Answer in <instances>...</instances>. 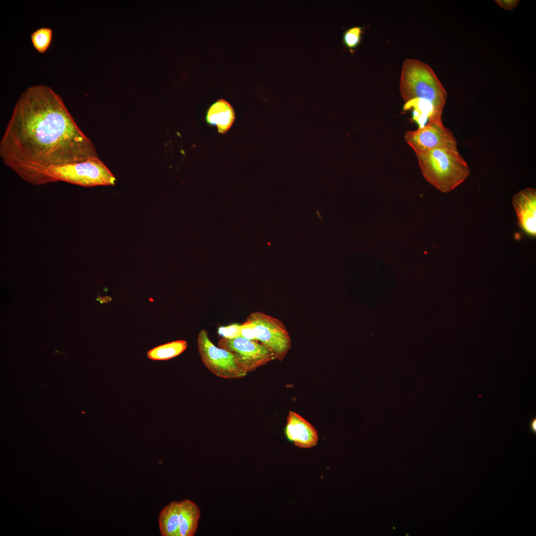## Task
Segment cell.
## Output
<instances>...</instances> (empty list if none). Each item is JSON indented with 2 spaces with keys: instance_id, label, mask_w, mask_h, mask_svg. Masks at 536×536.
<instances>
[{
  "instance_id": "cell-10",
  "label": "cell",
  "mask_w": 536,
  "mask_h": 536,
  "mask_svg": "<svg viewBox=\"0 0 536 536\" xmlns=\"http://www.w3.org/2000/svg\"><path fill=\"white\" fill-rule=\"evenodd\" d=\"M285 434L287 438L300 448L315 446L319 436L317 430L307 420L293 411H289L286 419Z\"/></svg>"
},
{
  "instance_id": "cell-4",
  "label": "cell",
  "mask_w": 536,
  "mask_h": 536,
  "mask_svg": "<svg viewBox=\"0 0 536 536\" xmlns=\"http://www.w3.org/2000/svg\"><path fill=\"white\" fill-rule=\"evenodd\" d=\"M116 181V178L104 163L98 157H94L82 162L49 167L36 176L32 185L63 181L90 187L113 186Z\"/></svg>"
},
{
  "instance_id": "cell-11",
  "label": "cell",
  "mask_w": 536,
  "mask_h": 536,
  "mask_svg": "<svg viewBox=\"0 0 536 536\" xmlns=\"http://www.w3.org/2000/svg\"><path fill=\"white\" fill-rule=\"evenodd\" d=\"M235 120V112L231 105L223 99L213 103L207 111L206 122L216 126L219 133L224 134L231 127Z\"/></svg>"
},
{
  "instance_id": "cell-1",
  "label": "cell",
  "mask_w": 536,
  "mask_h": 536,
  "mask_svg": "<svg viewBox=\"0 0 536 536\" xmlns=\"http://www.w3.org/2000/svg\"><path fill=\"white\" fill-rule=\"evenodd\" d=\"M4 164L32 184L51 166L98 157L62 97L50 87L35 85L17 100L0 141Z\"/></svg>"
},
{
  "instance_id": "cell-9",
  "label": "cell",
  "mask_w": 536,
  "mask_h": 536,
  "mask_svg": "<svg viewBox=\"0 0 536 536\" xmlns=\"http://www.w3.org/2000/svg\"><path fill=\"white\" fill-rule=\"evenodd\" d=\"M519 226L527 234L536 235V190L528 188L516 193L512 199Z\"/></svg>"
},
{
  "instance_id": "cell-14",
  "label": "cell",
  "mask_w": 536,
  "mask_h": 536,
  "mask_svg": "<svg viewBox=\"0 0 536 536\" xmlns=\"http://www.w3.org/2000/svg\"><path fill=\"white\" fill-rule=\"evenodd\" d=\"M186 340H178L156 346L147 352V357L152 360H167L174 358L187 348Z\"/></svg>"
},
{
  "instance_id": "cell-21",
  "label": "cell",
  "mask_w": 536,
  "mask_h": 536,
  "mask_svg": "<svg viewBox=\"0 0 536 536\" xmlns=\"http://www.w3.org/2000/svg\"><path fill=\"white\" fill-rule=\"evenodd\" d=\"M109 298L110 297H100V300L101 302H102V303L106 302L109 301Z\"/></svg>"
},
{
  "instance_id": "cell-20",
  "label": "cell",
  "mask_w": 536,
  "mask_h": 536,
  "mask_svg": "<svg viewBox=\"0 0 536 536\" xmlns=\"http://www.w3.org/2000/svg\"><path fill=\"white\" fill-rule=\"evenodd\" d=\"M536 419L533 420L530 424V428L532 431L536 432Z\"/></svg>"
},
{
  "instance_id": "cell-16",
  "label": "cell",
  "mask_w": 536,
  "mask_h": 536,
  "mask_svg": "<svg viewBox=\"0 0 536 536\" xmlns=\"http://www.w3.org/2000/svg\"><path fill=\"white\" fill-rule=\"evenodd\" d=\"M363 28L359 26H354L349 28L344 32L342 35V43L350 51H353L360 44Z\"/></svg>"
},
{
  "instance_id": "cell-17",
  "label": "cell",
  "mask_w": 536,
  "mask_h": 536,
  "mask_svg": "<svg viewBox=\"0 0 536 536\" xmlns=\"http://www.w3.org/2000/svg\"><path fill=\"white\" fill-rule=\"evenodd\" d=\"M240 328V325L233 324L226 327H220L218 333L222 337L234 338L241 336Z\"/></svg>"
},
{
  "instance_id": "cell-19",
  "label": "cell",
  "mask_w": 536,
  "mask_h": 536,
  "mask_svg": "<svg viewBox=\"0 0 536 536\" xmlns=\"http://www.w3.org/2000/svg\"><path fill=\"white\" fill-rule=\"evenodd\" d=\"M495 1L500 6L508 10L514 9L519 2V1L516 0H497Z\"/></svg>"
},
{
  "instance_id": "cell-6",
  "label": "cell",
  "mask_w": 536,
  "mask_h": 536,
  "mask_svg": "<svg viewBox=\"0 0 536 536\" xmlns=\"http://www.w3.org/2000/svg\"><path fill=\"white\" fill-rule=\"evenodd\" d=\"M197 344L202 362L214 375L225 379L241 378L247 375L230 352L216 346L212 342L206 330L200 332Z\"/></svg>"
},
{
  "instance_id": "cell-15",
  "label": "cell",
  "mask_w": 536,
  "mask_h": 536,
  "mask_svg": "<svg viewBox=\"0 0 536 536\" xmlns=\"http://www.w3.org/2000/svg\"><path fill=\"white\" fill-rule=\"evenodd\" d=\"M34 48L39 53H45L50 47L53 38V30L47 27L39 28L31 34Z\"/></svg>"
},
{
  "instance_id": "cell-12",
  "label": "cell",
  "mask_w": 536,
  "mask_h": 536,
  "mask_svg": "<svg viewBox=\"0 0 536 536\" xmlns=\"http://www.w3.org/2000/svg\"><path fill=\"white\" fill-rule=\"evenodd\" d=\"M201 510L199 506L189 499L180 501L179 530L180 536H193L196 534Z\"/></svg>"
},
{
  "instance_id": "cell-3",
  "label": "cell",
  "mask_w": 536,
  "mask_h": 536,
  "mask_svg": "<svg viewBox=\"0 0 536 536\" xmlns=\"http://www.w3.org/2000/svg\"><path fill=\"white\" fill-rule=\"evenodd\" d=\"M399 89L405 103L414 99H424L442 112L447 92L433 70L425 63L412 58L403 61Z\"/></svg>"
},
{
  "instance_id": "cell-5",
  "label": "cell",
  "mask_w": 536,
  "mask_h": 536,
  "mask_svg": "<svg viewBox=\"0 0 536 536\" xmlns=\"http://www.w3.org/2000/svg\"><path fill=\"white\" fill-rule=\"evenodd\" d=\"M246 321L253 324L257 340L282 360L291 347V339L284 325L278 319L261 312L251 313Z\"/></svg>"
},
{
  "instance_id": "cell-18",
  "label": "cell",
  "mask_w": 536,
  "mask_h": 536,
  "mask_svg": "<svg viewBox=\"0 0 536 536\" xmlns=\"http://www.w3.org/2000/svg\"><path fill=\"white\" fill-rule=\"evenodd\" d=\"M241 336L248 339L257 341L255 336L253 324L246 321L241 325Z\"/></svg>"
},
{
  "instance_id": "cell-7",
  "label": "cell",
  "mask_w": 536,
  "mask_h": 536,
  "mask_svg": "<svg viewBox=\"0 0 536 536\" xmlns=\"http://www.w3.org/2000/svg\"><path fill=\"white\" fill-rule=\"evenodd\" d=\"M218 345L230 352L239 367L247 373L275 359L273 353L263 344L242 336L221 337Z\"/></svg>"
},
{
  "instance_id": "cell-13",
  "label": "cell",
  "mask_w": 536,
  "mask_h": 536,
  "mask_svg": "<svg viewBox=\"0 0 536 536\" xmlns=\"http://www.w3.org/2000/svg\"><path fill=\"white\" fill-rule=\"evenodd\" d=\"M180 501H172L160 511L158 524L162 536H180L179 514Z\"/></svg>"
},
{
  "instance_id": "cell-2",
  "label": "cell",
  "mask_w": 536,
  "mask_h": 536,
  "mask_svg": "<svg viewBox=\"0 0 536 536\" xmlns=\"http://www.w3.org/2000/svg\"><path fill=\"white\" fill-rule=\"evenodd\" d=\"M416 155L424 178L442 192L453 190L469 175V167L457 145L437 148Z\"/></svg>"
},
{
  "instance_id": "cell-8",
  "label": "cell",
  "mask_w": 536,
  "mask_h": 536,
  "mask_svg": "<svg viewBox=\"0 0 536 536\" xmlns=\"http://www.w3.org/2000/svg\"><path fill=\"white\" fill-rule=\"evenodd\" d=\"M404 138L416 154L437 148L457 145L453 133L444 126L442 121L429 122L415 130L406 131Z\"/></svg>"
}]
</instances>
